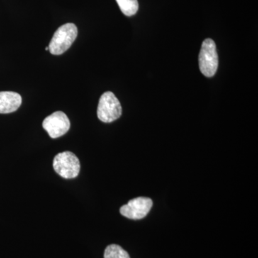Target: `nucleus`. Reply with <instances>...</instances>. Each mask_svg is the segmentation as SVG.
<instances>
[{"label": "nucleus", "mask_w": 258, "mask_h": 258, "mask_svg": "<svg viewBox=\"0 0 258 258\" xmlns=\"http://www.w3.org/2000/svg\"><path fill=\"white\" fill-rule=\"evenodd\" d=\"M122 114V107L119 101L111 91L102 95L98 103L97 115L104 123H111L118 119Z\"/></svg>", "instance_id": "obj_3"}, {"label": "nucleus", "mask_w": 258, "mask_h": 258, "mask_svg": "<svg viewBox=\"0 0 258 258\" xmlns=\"http://www.w3.org/2000/svg\"><path fill=\"white\" fill-rule=\"evenodd\" d=\"M125 16H133L139 10L138 0H115Z\"/></svg>", "instance_id": "obj_8"}, {"label": "nucleus", "mask_w": 258, "mask_h": 258, "mask_svg": "<svg viewBox=\"0 0 258 258\" xmlns=\"http://www.w3.org/2000/svg\"><path fill=\"white\" fill-rule=\"evenodd\" d=\"M199 64L202 74L206 77H212L216 74L218 68V55L216 45L212 39H206L203 42L199 56Z\"/></svg>", "instance_id": "obj_2"}, {"label": "nucleus", "mask_w": 258, "mask_h": 258, "mask_svg": "<svg viewBox=\"0 0 258 258\" xmlns=\"http://www.w3.org/2000/svg\"><path fill=\"white\" fill-rule=\"evenodd\" d=\"M153 206L150 198L139 197L130 200L120 209V213L131 220H142L147 217Z\"/></svg>", "instance_id": "obj_6"}, {"label": "nucleus", "mask_w": 258, "mask_h": 258, "mask_svg": "<svg viewBox=\"0 0 258 258\" xmlns=\"http://www.w3.org/2000/svg\"><path fill=\"white\" fill-rule=\"evenodd\" d=\"M45 50H47V51L49 50V47L48 46L45 47Z\"/></svg>", "instance_id": "obj_10"}, {"label": "nucleus", "mask_w": 258, "mask_h": 258, "mask_svg": "<svg viewBox=\"0 0 258 258\" xmlns=\"http://www.w3.org/2000/svg\"><path fill=\"white\" fill-rule=\"evenodd\" d=\"M78 36V28L74 23H67L57 29L49 44L52 55H62L69 50Z\"/></svg>", "instance_id": "obj_1"}, {"label": "nucleus", "mask_w": 258, "mask_h": 258, "mask_svg": "<svg viewBox=\"0 0 258 258\" xmlns=\"http://www.w3.org/2000/svg\"><path fill=\"white\" fill-rule=\"evenodd\" d=\"M42 127L51 138L57 139L69 132L71 122L69 117L63 112L56 111L45 118Z\"/></svg>", "instance_id": "obj_5"}, {"label": "nucleus", "mask_w": 258, "mask_h": 258, "mask_svg": "<svg viewBox=\"0 0 258 258\" xmlns=\"http://www.w3.org/2000/svg\"><path fill=\"white\" fill-rule=\"evenodd\" d=\"M22 104V97L13 91L0 92V113H10L16 111Z\"/></svg>", "instance_id": "obj_7"}, {"label": "nucleus", "mask_w": 258, "mask_h": 258, "mask_svg": "<svg viewBox=\"0 0 258 258\" xmlns=\"http://www.w3.org/2000/svg\"><path fill=\"white\" fill-rule=\"evenodd\" d=\"M52 165L56 173L64 179L77 177L81 169L79 158L71 152L57 154L54 158Z\"/></svg>", "instance_id": "obj_4"}, {"label": "nucleus", "mask_w": 258, "mask_h": 258, "mask_svg": "<svg viewBox=\"0 0 258 258\" xmlns=\"http://www.w3.org/2000/svg\"><path fill=\"white\" fill-rule=\"evenodd\" d=\"M104 258H130V256L120 246L113 244L105 249Z\"/></svg>", "instance_id": "obj_9"}]
</instances>
